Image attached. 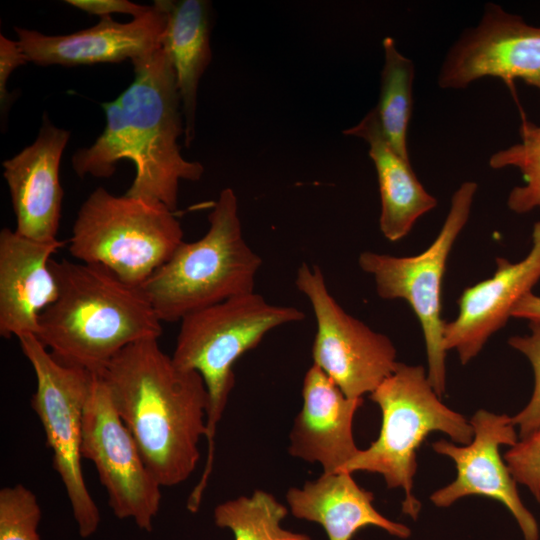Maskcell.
<instances>
[{"mask_svg":"<svg viewBox=\"0 0 540 540\" xmlns=\"http://www.w3.org/2000/svg\"><path fill=\"white\" fill-rule=\"evenodd\" d=\"M131 62L134 80L117 98L101 103L105 128L91 146L73 154L72 167L80 178H107L120 160H130L136 173L125 195L175 211L180 181H199L204 167L180 152L184 118L166 52L161 47Z\"/></svg>","mask_w":540,"mask_h":540,"instance_id":"1","label":"cell"},{"mask_svg":"<svg viewBox=\"0 0 540 540\" xmlns=\"http://www.w3.org/2000/svg\"><path fill=\"white\" fill-rule=\"evenodd\" d=\"M99 375L159 484L186 481L207 432L209 398L200 374L176 365L151 338L122 349Z\"/></svg>","mask_w":540,"mask_h":540,"instance_id":"2","label":"cell"},{"mask_svg":"<svg viewBox=\"0 0 540 540\" xmlns=\"http://www.w3.org/2000/svg\"><path fill=\"white\" fill-rule=\"evenodd\" d=\"M50 267L58 297L41 314L35 336L60 363L99 374L125 347L162 334L141 286L100 265L52 259Z\"/></svg>","mask_w":540,"mask_h":540,"instance_id":"3","label":"cell"},{"mask_svg":"<svg viewBox=\"0 0 540 540\" xmlns=\"http://www.w3.org/2000/svg\"><path fill=\"white\" fill-rule=\"evenodd\" d=\"M304 318L297 307L271 304L253 291L193 312L180 321L172 359L179 367L200 374L209 398L207 458L187 501L191 511L199 510L213 468L217 424L235 383V362L271 330Z\"/></svg>","mask_w":540,"mask_h":540,"instance_id":"4","label":"cell"},{"mask_svg":"<svg viewBox=\"0 0 540 540\" xmlns=\"http://www.w3.org/2000/svg\"><path fill=\"white\" fill-rule=\"evenodd\" d=\"M207 232L183 242L141 286L162 322L254 291L261 257L243 237L238 198L224 188L208 216Z\"/></svg>","mask_w":540,"mask_h":540,"instance_id":"5","label":"cell"},{"mask_svg":"<svg viewBox=\"0 0 540 540\" xmlns=\"http://www.w3.org/2000/svg\"><path fill=\"white\" fill-rule=\"evenodd\" d=\"M382 413L378 438L346 465L343 472L366 471L383 476L388 488H402L403 513L416 520L420 501L413 495L417 449L432 432H443L455 443L473 439L470 422L441 402L421 365L397 363L371 394Z\"/></svg>","mask_w":540,"mask_h":540,"instance_id":"6","label":"cell"},{"mask_svg":"<svg viewBox=\"0 0 540 540\" xmlns=\"http://www.w3.org/2000/svg\"><path fill=\"white\" fill-rule=\"evenodd\" d=\"M180 221L162 203L97 187L82 203L68 248L80 262L100 265L142 286L184 242Z\"/></svg>","mask_w":540,"mask_h":540,"instance_id":"7","label":"cell"},{"mask_svg":"<svg viewBox=\"0 0 540 540\" xmlns=\"http://www.w3.org/2000/svg\"><path fill=\"white\" fill-rule=\"evenodd\" d=\"M476 191L473 181L460 185L439 234L420 254L398 257L364 251L358 257L360 268L373 277L380 298L403 299L416 314L426 347L428 380L440 397L446 389L442 280L451 249L469 219Z\"/></svg>","mask_w":540,"mask_h":540,"instance_id":"8","label":"cell"},{"mask_svg":"<svg viewBox=\"0 0 540 540\" xmlns=\"http://www.w3.org/2000/svg\"><path fill=\"white\" fill-rule=\"evenodd\" d=\"M17 339L35 373L31 406L44 429L52 466L64 485L79 535L88 538L100 523L81 466L83 415L93 373L60 363L33 334Z\"/></svg>","mask_w":540,"mask_h":540,"instance_id":"9","label":"cell"},{"mask_svg":"<svg viewBox=\"0 0 540 540\" xmlns=\"http://www.w3.org/2000/svg\"><path fill=\"white\" fill-rule=\"evenodd\" d=\"M295 285L308 299L316 320L313 364L348 398L371 394L397 366L392 341L340 306L319 266L302 263Z\"/></svg>","mask_w":540,"mask_h":540,"instance_id":"10","label":"cell"},{"mask_svg":"<svg viewBox=\"0 0 540 540\" xmlns=\"http://www.w3.org/2000/svg\"><path fill=\"white\" fill-rule=\"evenodd\" d=\"M81 453L94 463L113 514L152 531L162 486L147 467L103 379L94 373L84 408Z\"/></svg>","mask_w":540,"mask_h":540,"instance_id":"11","label":"cell"},{"mask_svg":"<svg viewBox=\"0 0 540 540\" xmlns=\"http://www.w3.org/2000/svg\"><path fill=\"white\" fill-rule=\"evenodd\" d=\"M483 77L499 78L512 91L521 79L540 94V27L486 4L479 23L447 52L437 83L443 89H463Z\"/></svg>","mask_w":540,"mask_h":540,"instance_id":"12","label":"cell"},{"mask_svg":"<svg viewBox=\"0 0 540 540\" xmlns=\"http://www.w3.org/2000/svg\"><path fill=\"white\" fill-rule=\"evenodd\" d=\"M473 439L458 446L446 440L432 444L435 452L451 458L457 475L453 482L436 490L430 500L437 507H448L467 496H484L502 503L516 520L525 540L539 539V526L524 506L517 482L511 475L499 448L519 440L512 417L480 409L471 418Z\"/></svg>","mask_w":540,"mask_h":540,"instance_id":"13","label":"cell"},{"mask_svg":"<svg viewBox=\"0 0 540 540\" xmlns=\"http://www.w3.org/2000/svg\"><path fill=\"white\" fill-rule=\"evenodd\" d=\"M166 23V13L156 0L148 13L128 23L106 16L92 27L66 35H46L21 27L14 30L29 62L77 66L145 57L161 48Z\"/></svg>","mask_w":540,"mask_h":540,"instance_id":"14","label":"cell"},{"mask_svg":"<svg viewBox=\"0 0 540 540\" xmlns=\"http://www.w3.org/2000/svg\"><path fill=\"white\" fill-rule=\"evenodd\" d=\"M540 280V221L532 231V248L519 262L498 257L495 273L464 289L458 299L459 312L445 322V351L457 352L462 365L482 350L488 339L505 326L517 302L532 292Z\"/></svg>","mask_w":540,"mask_h":540,"instance_id":"15","label":"cell"},{"mask_svg":"<svg viewBox=\"0 0 540 540\" xmlns=\"http://www.w3.org/2000/svg\"><path fill=\"white\" fill-rule=\"evenodd\" d=\"M70 131L46 114L35 141L2 163L16 217L15 231L38 241H53L61 220L63 188L59 169Z\"/></svg>","mask_w":540,"mask_h":540,"instance_id":"16","label":"cell"},{"mask_svg":"<svg viewBox=\"0 0 540 540\" xmlns=\"http://www.w3.org/2000/svg\"><path fill=\"white\" fill-rule=\"evenodd\" d=\"M64 242L38 241L7 227L0 231V335H36L39 319L58 297L51 256Z\"/></svg>","mask_w":540,"mask_h":540,"instance_id":"17","label":"cell"},{"mask_svg":"<svg viewBox=\"0 0 540 540\" xmlns=\"http://www.w3.org/2000/svg\"><path fill=\"white\" fill-rule=\"evenodd\" d=\"M303 405L289 435L291 456L319 463L323 473L343 472L357 455L353 418L362 398H348L316 365L306 372L302 386Z\"/></svg>","mask_w":540,"mask_h":540,"instance_id":"18","label":"cell"},{"mask_svg":"<svg viewBox=\"0 0 540 540\" xmlns=\"http://www.w3.org/2000/svg\"><path fill=\"white\" fill-rule=\"evenodd\" d=\"M373 493L361 488L352 473H322L301 488L291 487L286 501L293 516L320 524L329 540H351L367 526H376L390 535L406 539L411 530L389 520L373 506Z\"/></svg>","mask_w":540,"mask_h":540,"instance_id":"19","label":"cell"},{"mask_svg":"<svg viewBox=\"0 0 540 540\" xmlns=\"http://www.w3.org/2000/svg\"><path fill=\"white\" fill-rule=\"evenodd\" d=\"M343 134L368 144L379 184L380 231L391 242L401 240L422 215L437 205V200L421 184L410 160L402 158L389 144L373 108Z\"/></svg>","mask_w":540,"mask_h":540,"instance_id":"20","label":"cell"},{"mask_svg":"<svg viewBox=\"0 0 540 540\" xmlns=\"http://www.w3.org/2000/svg\"><path fill=\"white\" fill-rule=\"evenodd\" d=\"M157 1L167 17L161 47L174 69L189 148L196 134L199 82L212 61L211 5L206 0Z\"/></svg>","mask_w":540,"mask_h":540,"instance_id":"21","label":"cell"},{"mask_svg":"<svg viewBox=\"0 0 540 540\" xmlns=\"http://www.w3.org/2000/svg\"><path fill=\"white\" fill-rule=\"evenodd\" d=\"M382 47L380 94L373 109L389 144L402 158L410 160L407 134L413 108L415 68L412 60L397 49L392 37H385Z\"/></svg>","mask_w":540,"mask_h":540,"instance_id":"22","label":"cell"},{"mask_svg":"<svg viewBox=\"0 0 540 540\" xmlns=\"http://www.w3.org/2000/svg\"><path fill=\"white\" fill-rule=\"evenodd\" d=\"M288 509L271 493L255 490L218 504L213 512L219 528L233 532L235 540H311L304 533L284 529L282 520Z\"/></svg>","mask_w":540,"mask_h":540,"instance_id":"23","label":"cell"},{"mask_svg":"<svg viewBox=\"0 0 540 540\" xmlns=\"http://www.w3.org/2000/svg\"><path fill=\"white\" fill-rule=\"evenodd\" d=\"M521 141L494 153L489 159L493 169L516 167L522 173L524 185L513 188L508 196L510 210L524 214L540 209V125L522 117Z\"/></svg>","mask_w":540,"mask_h":540,"instance_id":"24","label":"cell"},{"mask_svg":"<svg viewBox=\"0 0 540 540\" xmlns=\"http://www.w3.org/2000/svg\"><path fill=\"white\" fill-rule=\"evenodd\" d=\"M41 515L36 495L24 485L0 490V540H41Z\"/></svg>","mask_w":540,"mask_h":540,"instance_id":"25","label":"cell"},{"mask_svg":"<svg viewBox=\"0 0 540 540\" xmlns=\"http://www.w3.org/2000/svg\"><path fill=\"white\" fill-rule=\"evenodd\" d=\"M530 334L513 336L508 344L522 353L530 362L534 374V388L527 405L512 416L513 423L519 428V439L540 428V321H531Z\"/></svg>","mask_w":540,"mask_h":540,"instance_id":"26","label":"cell"},{"mask_svg":"<svg viewBox=\"0 0 540 540\" xmlns=\"http://www.w3.org/2000/svg\"><path fill=\"white\" fill-rule=\"evenodd\" d=\"M504 460L515 481L526 486L540 503V428L511 446Z\"/></svg>","mask_w":540,"mask_h":540,"instance_id":"27","label":"cell"},{"mask_svg":"<svg viewBox=\"0 0 540 540\" xmlns=\"http://www.w3.org/2000/svg\"><path fill=\"white\" fill-rule=\"evenodd\" d=\"M29 62L18 41L0 35V110L2 118L7 116L13 101V94L9 93L6 85L12 72Z\"/></svg>","mask_w":540,"mask_h":540,"instance_id":"28","label":"cell"},{"mask_svg":"<svg viewBox=\"0 0 540 540\" xmlns=\"http://www.w3.org/2000/svg\"><path fill=\"white\" fill-rule=\"evenodd\" d=\"M65 3L88 14L98 15L100 17L120 13L139 18L148 13L152 8V5H140L128 0H66Z\"/></svg>","mask_w":540,"mask_h":540,"instance_id":"29","label":"cell"},{"mask_svg":"<svg viewBox=\"0 0 540 540\" xmlns=\"http://www.w3.org/2000/svg\"><path fill=\"white\" fill-rule=\"evenodd\" d=\"M511 317L540 321V296L530 292L522 297L513 307Z\"/></svg>","mask_w":540,"mask_h":540,"instance_id":"30","label":"cell"}]
</instances>
